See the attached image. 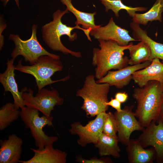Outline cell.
I'll return each mask as SVG.
<instances>
[{
    "instance_id": "obj_13",
    "label": "cell",
    "mask_w": 163,
    "mask_h": 163,
    "mask_svg": "<svg viewBox=\"0 0 163 163\" xmlns=\"http://www.w3.org/2000/svg\"><path fill=\"white\" fill-rule=\"evenodd\" d=\"M148 61L140 64L127 66L115 71H109L107 74L96 82L98 83H107L110 86H114L122 89L128 85L132 79V75L136 71L144 68L151 63Z\"/></svg>"
},
{
    "instance_id": "obj_3",
    "label": "cell",
    "mask_w": 163,
    "mask_h": 163,
    "mask_svg": "<svg viewBox=\"0 0 163 163\" xmlns=\"http://www.w3.org/2000/svg\"><path fill=\"white\" fill-rule=\"evenodd\" d=\"M67 9L61 11L58 10L53 14V20L43 26L41 31L43 40L45 43L51 49L60 51L65 55L70 54L76 58L82 56L80 52L72 51L66 47L61 41L60 37L63 35H67L69 40L72 41L77 37L75 32L72 34V31L75 29L82 30L86 36L88 40L91 41L90 36V30L85 29L79 25L73 27L67 26L61 21L62 16L65 14L69 13Z\"/></svg>"
},
{
    "instance_id": "obj_10",
    "label": "cell",
    "mask_w": 163,
    "mask_h": 163,
    "mask_svg": "<svg viewBox=\"0 0 163 163\" xmlns=\"http://www.w3.org/2000/svg\"><path fill=\"white\" fill-rule=\"evenodd\" d=\"M134 104L125 106L120 112L116 111L114 113L117 126V138L119 142L127 146L130 140L131 133L135 131H142L145 128L137 120L133 111Z\"/></svg>"
},
{
    "instance_id": "obj_1",
    "label": "cell",
    "mask_w": 163,
    "mask_h": 163,
    "mask_svg": "<svg viewBox=\"0 0 163 163\" xmlns=\"http://www.w3.org/2000/svg\"><path fill=\"white\" fill-rule=\"evenodd\" d=\"M132 96L137 103L135 116L141 125L145 128L151 122H157L163 104V84L149 81L142 87L135 88Z\"/></svg>"
},
{
    "instance_id": "obj_17",
    "label": "cell",
    "mask_w": 163,
    "mask_h": 163,
    "mask_svg": "<svg viewBox=\"0 0 163 163\" xmlns=\"http://www.w3.org/2000/svg\"><path fill=\"white\" fill-rule=\"evenodd\" d=\"M34 153L33 156L26 161L20 160L21 163H65L67 154L57 149H55L53 145L45 146L42 149L30 148Z\"/></svg>"
},
{
    "instance_id": "obj_31",
    "label": "cell",
    "mask_w": 163,
    "mask_h": 163,
    "mask_svg": "<svg viewBox=\"0 0 163 163\" xmlns=\"http://www.w3.org/2000/svg\"><path fill=\"white\" fill-rule=\"evenodd\" d=\"M9 0H2V1H4L5 2V3H6ZM15 1L16 4L18 6H19V1L18 0H15Z\"/></svg>"
},
{
    "instance_id": "obj_15",
    "label": "cell",
    "mask_w": 163,
    "mask_h": 163,
    "mask_svg": "<svg viewBox=\"0 0 163 163\" xmlns=\"http://www.w3.org/2000/svg\"><path fill=\"white\" fill-rule=\"evenodd\" d=\"M132 79L139 87H142L150 81H157L163 84V63L155 58L146 67L135 72Z\"/></svg>"
},
{
    "instance_id": "obj_6",
    "label": "cell",
    "mask_w": 163,
    "mask_h": 163,
    "mask_svg": "<svg viewBox=\"0 0 163 163\" xmlns=\"http://www.w3.org/2000/svg\"><path fill=\"white\" fill-rule=\"evenodd\" d=\"M21 109L20 116L26 127L30 129L38 148L42 149L46 146L53 145L58 140L57 137L48 136L43 130L46 126L53 125V117H47L44 115L40 117L38 110L26 106Z\"/></svg>"
},
{
    "instance_id": "obj_28",
    "label": "cell",
    "mask_w": 163,
    "mask_h": 163,
    "mask_svg": "<svg viewBox=\"0 0 163 163\" xmlns=\"http://www.w3.org/2000/svg\"><path fill=\"white\" fill-rule=\"evenodd\" d=\"M121 103L117 99L112 98L110 101L106 102V105L107 106H110L115 109L116 111L120 112L122 109L121 108Z\"/></svg>"
},
{
    "instance_id": "obj_4",
    "label": "cell",
    "mask_w": 163,
    "mask_h": 163,
    "mask_svg": "<svg viewBox=\"0 0 163 163\" xmlns=\"http://www.w3.org/2000/svg\"><path fill=\"white\" fill-rule=\"evenodd\" d=\"M95 76L90 74L85 78L83 87L76 92V96L82 97L83 103L81 108L87 116H96L106 112L108 106V94L110 85L107 83H98L95 80Z\"/></svg>"
},
{
    "instance_id": "obj_7",
    "label": "cell",
    "mask_w": 163,
    "mask_h": 163,
    "mask_svg": "<svg viewBox=\"0 0 163 163\" xmlns=\"http://www.w3.org/2000/svg\"><path fill=\"white\" fill-rule=\"evenodd\" d=\"M37 25H32L31 37L28 39L22 40L18 35L11 34L8 39L13 41L15 45L11 56L14 60L18 56H23L26 62H29L30 65L34 64L38 58L43 55H48L58 59H60L59 56L49 52L41 46L36 36Z\"/></svg>"
},
{
    "instance_id": "obj_30",
    "label": "cell",
    "mask_w": 163,
    "mask_h": 163,
    "mask_svg": "<svg viewBox=\"0 0 163 163\" xmlns=\"http://www.w3.org/2000/svg\"><path fill=\"white\" fill-rule=\"evenodd\" d=\"M159 121H161L163 123V104L161 109L159 117L157 122H158Z\"/></svg>"
},
{
    "instance_id": "obj_9",
    "label": "cell",
    "mask_w": 163,
    "mask_h": 163,
    "mask_svg": "<svg viewBox=\"0 0 163 163\" xmlns=\"http://www.w3.org/2000/svg\"><path fill=\"white\" fill-rule=\"evenodd\" d=\"M107 115L106 112L101 113L96 115L94 119L89 121L85 126L79 122L72 123L69 131L71 134L78 136L77 142L81 146L84 147L90 143L95 144L103 133L104 123Z\"/></svg>"
},
{
    "instance_id": "obj_21",
    "label": "cell",
    "mask_w": 163,
    "mask_h": 163,
    "mask_svg": "<svg viewBox=\"0 0 163 163\" xmlns=\"http://www.w3.org/2000/svg\"><path fill=\"white\" fill-rule=\"evenodd\" d=\"M62 3L65 5L66 9L71 12L75 17L76 21L75 25H82V27L85 29L91 30L98 26L95 24L94 16L96 14L94 12L88 13L82 12L75 8L72 5V0H60Z\"/></svg>"
},
{
    "instance_id": "obj_27",
    "label": "cell",
    "mask_w": 163,
    "mask_h": 163,
    "mask_svg": "<svg viewBox=\"0 0 163 163\" xmlns=\"http://www.w3.org/2000/svg\"><path fill=\"white\" fill-rule=\"evenodd\" d=\"M77 161L78 162L83 163H106L111 162L108 159H98L97 158H92L90 159H83L81 157H78Z\"/></svg>"
},
{
    "instance_id": "obj_26",
    "label": "cell",
    "mask_w": 163,
    "mask_h": 163,
    "mask_svg": "<svg viewBox=\"0 0 163 163\" xmlns=\"http://www.w3.org/2000/svg\"><path fill=\"white\" fill-rule=\"evenodd\" d=\"M105 120L103 133L110 136L117 138V126L116 120L114 114L111 112L107 113Z\"/></svg>"
},
{
    "instance_id": "obj_20",
    "label": "cell",
    "mask_w": 163,
    "mask_h": 163,
    "mask_svg": "<svg viewBox=\"0 0 163 163\" xmlns=\"http://www.w3.org/2000/svg\"><path fill=\"white\" fill-rule=\"evenodd\" d=\"M118 138L108 136L103 133L99 136L94 144L98 149L101 156L111 155L115 158H119L120 149L118 145Z\"/></svg>"
},
{
    "instance_id": "obj_23",
    "label": "cell",
    "mask_w": 163,
    "mask_h": 163,
    "mask_svg": "<svg viewBox=\"0 0 163 163\" xmlns=\"http://www.w3.org/2000/svg\"><path fill=\"white\" fill-rule=\"evenodd\" d=\"M128 50L130 57L128 64L132 66L150 61L151 51L145 42L141 41L136 44H133Z\"/></svg>"
},
{
    "instance_id": "obj_25",
    "label": "cell",
    "mask_w": 163,
    "mask_h": 163,
    "mask_svg": "<svg viewBox=\"0 0 163 163\" xmlns=\"http://www.w3.org/2000/svg\"><path fill=\"white\" fill-rule=\"evenodd\" d=\"M20 111L14 103H6L0 109V130L2 131L20 116Z\"/></svg>"
},
{
    "instance_id": "obj_14",
    "label": "cell",
    "mask_w": 163,
    "mask_h": 163,
    "mask_svg": "<svg viewBox=\"0 0 163 163\" xmlns=\"http://www.w3.org/2000/svg\"><path fill=\"white\" fill-rule=\"evenodd\" d=\"M23 141L15 134L0 141V163H17L21 158Z\"/></svg>"
},
{
    "instance_id": "obj_22",
    "label": "cell",
    "mask_w": 163,
    "mask_h": 163,
    "mask_svg": "<svg viewBox=\"0 0 163 163\" xmlns=\"http://www.w3.org/2000/svg\"><path fill=\"white\" fill-rule=\"evenodd\" d=\"M163 0H156L151 8L143 14L136 13L132 17L133 21L139 24L146 25L149 21H162Z\"/></svg>"
},
{
    "instance_id": "obj_2",
    "label": "cell",
    "mask_w": 163,
    "mask_h": 163,
    "mask_svg": "<svg viewBox=\"0 0 163 163\" xmlns=\"http://www.w3.org/2000/svg\"><path fill=\"white\" fill-rule=\"evenodd\" d=\"M98 40L100 48H93L92 63L96 67L95 77L99 80L111 69L119 70L127 66L129 59L124 56V51L133 44L130 43L127 46H122L113 40Z\"/></svg>"
},
{
    "instance_id": "obj_29",
    "label": "cell",
    "mask_w": 163,
    "mask_h": 163,
    "mask_svg": "<svg viewBox=\"0 0 163 163\" xmlns=\"http://www.w3.org/2000/svg\"><path fill=\"white\" fill-rule=\"evenodd\" d=\"M128 94L126 92H117L115 95V98L121 103L125 102L128 99Z\"/></svg>"
},
{
    "instance_id": "obj_18",
    "label": "cell",
    "mask_w": 163,
    "mask_h": 163,
    "mask_svg": "<svg viewBox=\"0 0 163 163\" xmlns=\"http://www.w3.org/2000/svg\"><path fill=\"white\" fill-rule=\"evenodd\" d=\"M138 139H130L126 151L129 163H152L156 153L153 147L145 149Z\"/></svg>"
},
{
    "instance_id": "obj_19",
    "label": "cell",
    "mask_w": 163,
    "mask_h": 163,
    "mask_svg": "<svg viewBox=\"0 0 163 163\" xmlns=\"http://www.w3.org/2000/svg\"><path fill=\"white\" fill-rule=\"evenodd\" d=\"M129 26L133 31V38L138 41H144L149 46L151 51L149 61L151 62L154 59L158 58L162 60L163 63V44L152 40L139 24L133 21L130 23Z\"/></svg>"
},
{
    "instance_id": "obj_5",
    "label": "cell",
    "mask_w": 163,
    "mask_h": 163,
    "mask_svg": "<svg viewBox=\"0 0 163 163\" xmlns=\"http://www.w3.org/2000/svg\"><path fill=\"white\" fill-rule=\"evenodd\" d=\"M22 61L21 59L19 61L15 66V70L33 76L35 79L38 91L46 85L60 81H64L69 78V76H68L57 80L51 79V77L55 72L62 70L63 65L60 59L50 56H41L38 58L34 64L30 66L22 65Z\"/></svg>"
},
{
    "instance_id": "obj_24",
    "label": "cell",
    "mask_w": 163,
    "mask_h": 163,
    "mask_svg": "<svg viewBox=\"0 0 163 163\" xmlns=\"http://www.w3.org/2000/svg\"><path fill=\"white\" fill-rule=\"evenodd\" d=\"M101 3L105 7V11L107 12L109 10H111L115 16H119V11L122 9L126 10L129 16L133 17L137 11H146V7H133L124 5L122 0H100Z\"/></svg>"
},
{
    "instance_id": "obj_8",
    "label": "cell",
    "mask_w": 163,
    "mask_h": 163,
    "mask_svg": "<svg viewBox=\"0 0 163 163\" xmlns=\"http://www.w3.org/2000/svg\"><path fill=\"white\" fill-rule=\"evenodd\" d=\"M21 91L25 106L35 108L47 117L51 116V112L55 106L61 105L64 102L63 98L60 97L56 89L43 88L35 96L30 88L25 87Z\"/></svg>"
},
{
    "instance_id": "obj_11",
    "label": "cell",
    "mask_w": 163,
    "mask_h": 163,
    "mask_svg": "<svg viewBox=\"0 0 163 163\" xmlns=\"http://www.w3.org/2000/svg\"><path fill=\"white\" fill-rule=\"evenodd\" d=\"M129 33L127 30L117 25L111 17L105 26L98 25L92 29L90 35L97 40H112L116 41L120 45L126 46L129 44L130 42L137 40L131 37Z\"/></svg>"
},
{
    "instance_id": "obj_16",
    "label": "cell",
    "mask_w": 163,
    "mask_h": 163,
    "mask_svg": "<svg viewBox=\"0 0 163 163\" xmlns=\"http://www.w3.org/2000/svg\"><path fill=\"white\" fill-rule=\"evenodd\" d=\"M14 61L13 59L8 60L5 71L0 74V82L5 91L11 92L13 98L14 104L17 108H19L25 106L22 97L21 92L18 90L14 78L15 66L14 65Z\"/></svg>"
},
{
    "instance_id": "obj_12",
    "label": "cell",
    "mask_w": 163,
    "mask_h": 163,
    "mask_svg": "<svg viewBox=\"0 0 163 163\" xmlns=\"http://www.w3.org/2000/svg\"><path fill=\"white\" fill-rule=\"evenodd\" d=\"M152 121L142 131L137 139L145 148L152 146L155 150L156 161L163 163V123L159 121L156 125Z\"/></svg>"
}]
</instances>
